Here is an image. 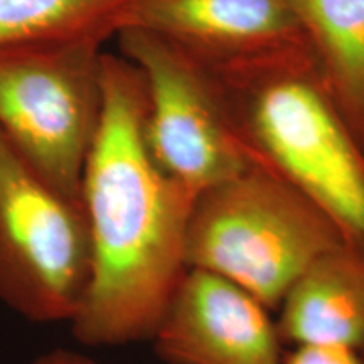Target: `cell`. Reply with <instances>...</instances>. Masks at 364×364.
<instances>
[{"instance_id": "2", "label": "cell", "mask_w": 364, "mask_h": 364, "mask_svg": "<svg viewBox=\"0 0 364 364\" xmlns=\"http://www.w3.org/2000/svg\"><path fill=\"white\" fill-rule=\"evenodd\" d=\"M253 166L294 188L364 248V145L311 54L213 71Z\"/></svg>"}, {"instance_id": "13", "label": "cell", "mask_w": 364, "mask_h": 364, "mask_svg": "<svg viewBox=\"0 0 364 364\" xmlns=\"http://www.w3.org/2000/svg\"><path fill=\"white\" fill-rule=\"evenodd\" d=\"M31 364H100L83 353L66 348H54L34 359Z\"/></svg>"}, {"instance_id": "12", "label": "cell", "mask_w": 364, "mask_h": 364, "mask_svg": "<svg viewBox=\"0 0 364 364\" xmlns=\"http://www.w3.org/2000/svg\"><path fill=\"white\" fill-rule=\"evenodd\" d=\"M284 364H364L356 351L334 346H294L285 353Z\"/></svg>"}, {"instance_id": "4", "label": "cell", "mask_w": 364, "mask_h": 364, "mask_svg": "<svg viewBox=\"0 0 364 364\" xmlns=\"http://www.w3.org/2000/svg\"><path fill=\"white\" fill-rule=\"evenodd\" d=\"M103 44L0 49V132L54 189L81 199L103 108Z\"/></svg>"}, {"instance_id": "9", "label": "cell", "mask_w": 364, "mask_h": 364, "mask_svg": "<svg viewBox=\"0 0 364 364\" xmlns=\"http://www.w3.org/2000/svg\"><path fill=\"white\" fill-rule=\"evenodd\" d=\"M277 312L284 346H334L364 358V248L343 241L318 255Z\"/></svg>"}, {"instance_id": "1", "label": "cell", "mask_w": 364, "mask_h": 364, "mask_svg": "<svg viewBox=\"0 0 364 364\" xmlns=\"http://www.w3.org/2000/svg\"><path fill=\"white\" fill-rule=\"evenodd\" d=\"M102 86V117L81 179L91 272L70 322L75 339L91 348L152 339L189 270L186 235L196 203L150 156L142 71L103 53Z\"/></svg>"}, {"instance_id": "7", "label": "cell", "mask_w": 364, "mask_h": 364, "mask_svg": "<svg viewBox=\"0 0 364 364\" xmlns=\"http://www.w3.org/2000/svg\"><path fill=\"white\" fill-rule=\"evenodd\" d=\"M125 27L167 41L211 71L311 54L287 0H134Z\"/></svg>"}, {"instance_id": "11", "label": "cell", "mask_w": 364, "mask_h": 364, "mask_svg": "<svg viewBox=\"0 0 364 364\" xmlns=\"http://www.w3.org/2000/svg\"><path fill=\"white\" fill-rule=\"evenodd\" d=\"M134 0H0V49L39 43L105 44L129 22Z\"/></svg>"}, {"instance_id": "8", "label": "cell", "mask_w": 364, "mask_h": 364, "mask_svg": "<svg viewBox=\"0 0 364 364\" xmlns=\"http://www.w3.org/2000/svg\"><path fill=\"white\" fill-rule=\"evenodd\" d=\"M270 314L231 282L189 268L150 341L166 364H284Z\"/></svg>"}, {"instance_id": "5", "label": "cell", "mask_w": 364, "mask_h": 364, "mask_svg": "<svg viewBox=\"0 0 364 364\" xmlns=\"http://www.w3.org/2000/svg\"><path fill=\"white\" fill-rule=\"evenodd\" d=\"M90 272L83 201L54 189L0 132V300L33 324H70Z\"/></svg>"}, {"instance_id": "10", "label": "cell", "mask_w": 364, "mask_h": 364, "mask_svg": "<svg viewBox=\"0 0 364 364\" xmlns=\"http://www.w3.org/2000/svg\"><path fill=\"white\" fill-rule=\"evenodd\" d=\"M322 81L364 145V0H287Z\"/></svg>"}, {"instance_id": "3", "label": "cell", "mask_w": 364, "mask_h": 364, "mask_svg": "<svg viewBox=\"0 0 364 364\" xmlns=\"http://www.w3.org/2000/svg\"><path fill=\"white\" fill-rule=\"evenodd\" d=\"M343 241L321 209L252 164L196 198L186 263L231 282L277 312L302 272Z\"/></svg>"}, {"instance_id": "6", "label": "cell", "mask_w": 364, "mask_h": 364, "mask_svg": "<svg viewBox=\"0 0 364 364\" xmlns=\"http://www.w3.org/2000/svg\"><path fill=\"white\" fill-rule=\"evenodd\" d=\"M117 39L144 75L145 140L164 174L198 198L252 166L215 73L139 27H125Z\"/></svg>"}]
</instances>
